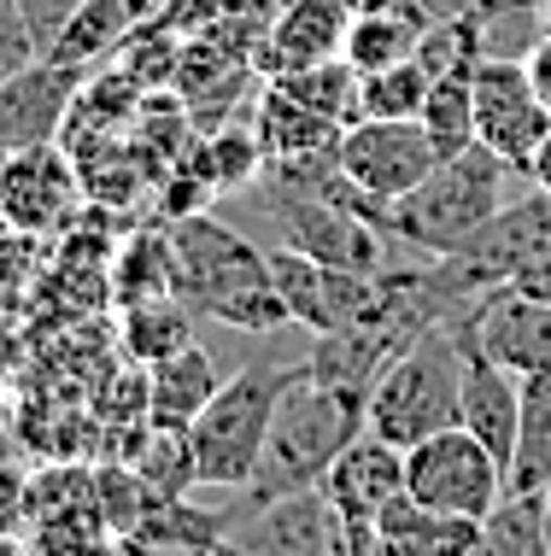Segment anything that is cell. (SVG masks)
<instances>
[{"label":"cell","instance_id":"29","mask_svg":"<svg viewBox=\"0 0 551 556\" xmlns=\"http://www.w3.org/2000/svg\"><path fill=\"white\" fill-rule=\"evenodd\" d=\"M276 88H288L293 100H305V106H317L323 117H335V124H359V65H352L347 53L335 59H317V65L305 71H288V77H264Z\"/></svg>","mask_w":551,"mask_h":556},{"label":"cell","instance_id":"4","mask_svg":"<svg viewBox=\"0 0 551 556\" xmlns=\"http://www.w3.org/2000/svg\"><path fill=\"white\" fill-rule=\"evenodd\" d=\"M458 416H464V345L452 323H440L381 369L364 399V428L411 451L428 433L458 428Z\"/></svg>","mask_w":551,"mask_h":556},{"label":"cell","instance_id":"28","mask_svg":"<svg viewBox=\"0 0 551 556\" xmlns=\"http://www.w3.org/2000/svg\"><path fill=\"white\" fill-rule=\"evenodd\" d=\"M487 556H551L546 551V498L523 486H504V498L481 516Z\"/></svg>","mask_w":551,"mask_h":556},{"label":"cell","instance_id":"23","mask_svg":"<svg viewBox=\"0 0 551 556\" xmlns=\"http://www.w3.org/2000/svg\"><path fill=\"white\" fill-rule=\"evenodd\" d=\"M117 345H124L129 364L153 369L159 357L183 352V345H193V305L188 299H141V305H124V323H117Z\"/></svg>","mask_w":551,"mask_h":556},{"label":"cell","instance_id":"39","mask_svg":"<svg viewBox=\"0 0 551 556\" xmlns=\"http://www.w3.org/2000/svg\"><path fill=\"white\" fill-rule=\"evenodd\" d=\"M352 12H381V7H399V0H347Z\"/></svg>","mask_w":551,"mask_h":556},{"label":"cell","instance_id":"12","mask_svg":"<svg viewBox=\"0 0 551 556\" xmlns=\"http://www.w3.org/2000/svg\"><path fill=\"white\" fill-rule=\"evenodd\" d=\"M83 205V170L59 141L0 153V217L24 235H59Z\"/></svg>","mask_w":551,"mask_h":556},{"label":"cell","instance_id":"27","mask_svg":"<svg viewBox=\"0 0 551 556\" xmlns=\"http://www.w3.org/2000/svg\"><path fill=\"white\" fill-rule=\"evenodd\" d=\"M188 164L200 170V182L212 188V193H235V188L259 182L264 164H271V153H264L259 129H212L188 153Z\"/></svg>","mask_w":551,"mask_h":556},{"label":"cell","instance_id":"37","mask_svg":"<svg viewBox=\"0 0 551 556\" xmlns=\"http://www.w3.org/2000/svg\"><path fill=\"white\" fill-rule=\"evenodd\" d=\"M83 0H18V12L29 18V36H36V48L48 53L59 41V29L71 24V12H77Z\"/></svg>","mask_w":551,"mask_h":556},{"label":"cell","instance_id":"10","mask_svg":"<svg viewBox=\"0 0 551 556\" xmlns=\"http://www.w3.org/2000/svg\"><path fill=\"white\" fill-rule=\"evenodd\" d=\"M223 551L241 556H347V521L323 486H300L241 509L229 521Z\"/></svg>","mask_w":551,"mask_h":556},{"label":"cell","instance_id":"21","mask_svg":"<svg viewBox=\"0 0 551 556\" xmlns=\"http://www.w3.org/2000/svg\"><path fill=\"white\" fill-rule=\"evenodd\" d=\"M252 129H259V141H264V153H271V159H311V153H335L347 124H335V117H323L317 106L293 100L288 88L264 83Z\"/></svg>","mask_w":551,"mask_h":556},{"label":"cell","instance_id":"30","mask_svg":"<svg viewBox=\"0 0 551 556\" xmlns=\"http://www.w3.org/2000/svg\"><path fill=\"white\" fill-rule=\"evenodd\" d=\"M165 293H176L171 229L165 235H136L124 247V258L112 264V299L117 305H141V299H165Z\"/></svg>","mask_w":551,"mask_h":556},{"label":"cell","instance_id":"17","mask_svg":"<svg viewBox=\"0 0 551 556\" xmlns=\"http://www.w3.org/2000/svg\"><path fill=\"white\" fill-rule=\"evenodd\" d=\"M376 551L381 556H475L481 551V521L399 492L376 516Z\"/></svg>","mask_w":551,"mask_h":556},{"label":"cell","instance_id":"20","mask_svg":"<svg viewBox=\"0 0 551 556\" xmlns=\"http://www.w3.org/2000/svg\"><path fill=\"white\" fill-rule=\"evenodd\" d=\"M229 521H235L229 509H200L183 492V498H153L147 516L117 545L124 551H223Z\"/></svg>","mask_w":551,"mask_h":556},{"label":"cell","instance_id":"5","mask_svg":"<svg viewBox=\"0 0 551 556\" xmlns=\"http://www.w3.org/2000/svg\"><path fill=\"white\" fill-rule=\"evenodd\" d=\"M300 375H305V364H247V369L223 375L212 404L188 428L193 463H200V486L247 492L252 469H259L264 433H271V416Z\"/></svg>","mask_w":551,"mask_h":556},{"label":"cell","instance_id":"11","mask_svg":"<svg viewBox=\"0 0 551 556\" xmlns=\"http://www.w3.org/2000/svg\"><path fill=\"white\" fill-rule=\"evenodd\" d=\"M323 492L335 498L340 521H347V556H381L376 551V516L387 498L405 492V445L381 440V433H359L323 475Z\"/></svg>","mask_w":551,"mask_h":556},{"label":"cell","instance_id":"38","mask_svg":"<svg viewBox=\"0 0 551 556\" xmlns=\"http://www.w3.org/2000/svg\"><path fill=\"white\" fill-rule=\"evenodd\" d=\"M523 176H528L534 188H546V193H551V129H546V141L534 147V159H528V170H523Z\"/></svg>","mask_w":551,"mask_h":556},{"label":"cell","instance_id":"7","mask_svg":"<svg viewBox=\"0 0 551 556\" xmlns=\"http://www.w3.org/2000/svg\"><path fill=\"white\" fill-rule=\"evenodd\" d=\"M335 159H340V170H347V182L359 188L364 200H376L381 217H387V205L405 200V193L440 164V147L428 141L423 117H359V124L340 129Z\"/></svg>","mask_w":551,"mask_h":556},{"label":"cell","instance_id":"40","mask_svg":"<svg viewBox=\"0 0 551 556\" xmlns=\"http://www.w3.org/2000/svg\"><path fill=\"white\" fill-rule=\"evenodd\" d=\"M540 498H546V551H551V480L540 486Z\"/></svg>","mask_w":551,"mask_h":556},{"label":"cell","instance_id":"8","mask_svg":"<svg viewBox=\"0 0 551 556\" xmlns=\"http://www.w3.org/2000/svg\"><path fill=\"white\" fill-rule=\"evenodd\" d=\"M551 129V106L528 77L523 53H481L475 59V141L528 170L534 147Z\"/></svg>","mask_w":551,"mask_h":556},{"label":"cell","instance_id":"25","mask_svg":"<svg viewBox=\"0 0 551 556\" xmlns=\"http://www.w3.org/2000/svg\"><path fill=\"white\" fill-rule=\"evenodd\" d=\"M416 41H423V18L405 7H381V12H352V29H347V48L340 53H347L364 77V71H381V65H393V59H411Z\"/></svg>","mask_w":551,"mask_h":556},{"label":"cell","instance_id":"35","mask_svg":"<svg viewBox=\"0 0 551 556\" xmlns=\"http://www.w3.org/2000/svg\"><path fill=\"white\" fill-rule=\"evenodd\" d=\"M29 545V475L18 463H0V551Z\"/></svg>","mask_w":551,"mask_h":556},{"label":"cell","instance_id":"34","mask_svg":"<svg viewBox=\"0 0 551 556\" xmlns=\"http://www.w3.org/2000/svg\"><path fill=\"white\" fill-rule=\"evenodd\" d=\"M48 235H24V229H0V311H18L29 305V293H36L41 281V264H48V247H41Z\"/></svg>","mask_w":551,"mask_h":556},{"label":"cell","instance_id":"33","mask_svg":"<svg viewBox=\"0 0 551 556\" xmlns=\"http://www.w3.org/2000/svg\"><path fill=\"white\" fill-rule=\"evenodd\" d=\"M95 504H100V516H107V528H112V545H117V539L147 516L153 486H147L124 457H112V463H95Z\"/></svg>","mask_w":551,"mask_h":556},{"label":"cell","instance_id":"18","mask_svg":"<svg viewBox=\"0 0 551 556\" xmlns=\"http://www.w3.org/2000/svg\"><path fill=\"white\" fill-rule=\"evenodd\" d=\"M223 387L217 357L205 345H183V352L159 357L147 369V422L159 428H193V416L212 404V393Z\"/></svg>","mask_w":551,"mask_h":556},{"label":"cell","instance_id":"13","mask_svg":"<svg viewBox=\"0 0 551 556\" xmlns=\"http://www.w3.org/2000/svg\"><path fill=\"white\" fill-rule=\"evenodd\" d=\"M458 323L504 369L551 375V293H534L523 281H493Z\"/></svg>","mask_w":551,"mask_h":556},{"label":"cell","instance_id":"42","mask_svg":"<svg viewBox=\"0 0 551 556\" xmlns=\"http://www.w3.org/2000/svg\"><path fill=\"white\" fill-rule=\"evenodd\" d=\"M458 7H475V0H458Z\"/></svg>","mask_w":551,"mask_h":556},{"label":"cell","instance_id":"3","mask_svg":"<svg viewBox=\"0 0 551 556\" xmlns=\"http://www.w3.org/2000/svg\"><path fill=\"white\" fill-rule=\"evenodd\" d=\"M511 176H523L511 159H499L493 147L469 141L464 153H446L405 200L387 205L381 229H393L399 240L423 247L428 258H452V252H464L469 240L511 205V193H504Z\"/></svg>","mask_w":551,"mask_h":556},{"label":"cell","instance_id":"36","mask_svg":"<svg viewBox=\"0 0 551 556\" xmlns=\"http://www.w3.org/2000/svg\"><path fill=\"white\" fill-rule=\"evenodd\" d=\"M36 59H41V48H36V36H29V18L18 12V0H0V83L18 77Z\"/></svg>","mask_w":551,"mask_h":556},{"label":"cell","instance_id":"31","mask_svg":"<svg viewBox=\"0 0 551 556\" xmlns=\"http://www.w3.org/2000/svg\"><path fill=\"white\" fill-rule=\"evenodd\" d=\"M428 83H435V71L416 53L393 59L381 71H364L359 77V117H416L428 100Z\"/></svg>","mask_w":551,"mask_h":556},{"label":"cell","instance_id":"43","mask_svg":"<svg viewBox=\"0 0 551 556\" xmlns=\"http://www.w3.org/2000/svg\"><path fill=\"white\" fill-rule=\"evenodd\" d=\"M0 229H7V217H0Z\"/></svg>","mask_w":551,"mask_h":556},{"label":"cell","instance_id":"19","mask_svg":"<svg viewBox=\"0 0 551 556\" xmlns=\"http://www.w3.org/2000/svg\"><path fill=\"white\" fill-rule=\"evenodd\" d=\"M159 0H83L77 12H71V24L59 29V41L41 59H65V65H95V59L117 53L129 36H136L141 24H153Z\"/></svg>","mask_w":551,"mask_h":556},{"label":"cell","instance_id":"16","mask_svg":"<svg viewBox=\"0 0 551 556\" xmlns=\"http://www.w3.org/2000/svg\"><path fill=\"white\" fill-rule=\"evenodd\" d=\"M452 328H458V345H464V416H458V422H464L475 440H481L504 463V469H511L516 410H523V375L504 369L499 357H487L458 317H452Z\"/></svg>","mask_w":551,"mask_h":556},{"label":"cell","instance_id":"26","mask_svg":"<svg viewBox=\"0 0 551 556\" xmlns=\"http://www.w3.org/2000/svg\"><path fill=\"white\" fill-rule=\"evenodd\" d=\"M423 129L428 141L446 153H464L475 141V65H458V71H440L435 83H428V100H423Z\"/></svg>","mask_w":551,"mask_h":556},{"label":"cell","instance_id":"24","mask_svg":"<svg viewBox=\"0 0 551 556\" xmlns=\"http://www.w3.org/2000/svg\"><path fill=\"white\" fill-rule=\"evenodd\" d=\"M551 480V375H523V410H516V451L504 486L540 492Z\"/></svg>","mask_w":551,"mask_h":556},{"label":"cell","instance_id":"41","mask_svg":"<svg viewBox=\"0 0 551 556\" xmlns=\"http://www.w3.org/2000/svg\"><path fill=\"white\" fill-rule=\"evenodd\" d=\"M540 24H546V36H551V0H540Z\"/></svg>","mask_w":551,"mask_h":556},{"label":"cell","instance_id":"22","mask_svg":"<svg viewBox=\"0 0 551 556\" xmlns=\"http://www.w3.org/2000/svg\"><path fill=\"white\" fill-rule=\"evenodd\" d=\"M124 463L147 480V486H153V498H183V492L200 486V463H193L188 428L141 422V428L124 440Z\"/></svg>","mask_w":551,"mask_h":556},{"label":"cell","instance_id":"32","mask_svg":"<svg viewBox=\"0 0 551 556\" xmlns=\"http://www.w3.org/2000/svg\"><path fill=\"white\" fill-rule=\"evenodd\" d=\"M100 545H112V528H107V516H100V504L88 498V504H65V509H53V516H41V521H29V551H100Z\"/></svg>","mask_w":551,"mask_h":556},{"label":"cell","instance_id":"14","mask_svg":"<svg viewBox=\"0 0 551 556\" xmlns=\"http://www.w3.org/2000/svg\"><path fill=\"white\" fill-rule=\"evenodd\" d=\"M77 88L83 65H65V59H36L18 77L0 83V153L59 141L71 106H77Z\"/></svg>","mask_w":551,"mask_h":556},{"label":"cell","instance_id":"9","mask_svg":"<svg viewBox=\"0 0 551 556\" xmlns=\"http://www.w3.org/2000/svg\"><path fill=\"white\" fill-rule=\"evenodd\" d=\"M276 212V229H281V247H300L323 264H340V269H370L376 276L381 264V240H376V223L352 205H340L335 193H317V188H293V182H276L264 188Z\"/></svg>","mask_w":551,"mask_h":556},{"label":"cell","instance_id":"6","mask_svg":"<svg viewBox=\"0 0 551 556\" xmlns=\"http://www.w3.org/2000/svg\"><path fill=\"white\" fill-rule=\"evenodd\" d=\"M405 492L435 509L481 521L504 498V463L458 422V428H440L405 451Z\"/></svg>","mask_w":551,"mask_h":556},{"label":"cell","instance_id":"15","mask_svg":"<svg viewBox=\"0 0 551 556\" xmlns=\"http://www.w3.org/2000/svg\"><path fill=\"white\" fill-rule=\"evenodd\" d=\"M347 29H352L347 0H288L259 36V48H252V71L259 77H288V71H305L317 59H335L347 48Z\"/></svg>","mask_w":551,"mask_h":556},{"label":"cell","instance_id":"2","mask_svg":"<svg viewBox=\"0 0 551 556\" xmlns=\"http://www.w3.org/2000/svg\"><path fill=\"white\" fill-rule=\"evenodd\" d=\"M364 433V399L347 393V387H329L317 375H300V381L281 393L276 416H271V433H264V451H259V469H252L241 509L264 504V498H281V492H300V486H323L329 463L347 451L352 440Z\"/></svg>","mask_w":551,"mask_h":556},{"label":"cell","instance_id":"1","mask_svg":"<svg viewBox=\"0 0 551 556\" xmlns=\"http://www.w3.org/2000/svg\"><path fill=\"white\" fill-rule=\"evenodd\" d=\"M171 252H176V299H188L193 311L229 328H247V334H271V328L293 323L271 281V252H259L229 223L205 212L171 217Z\"/></svg>","mask_w":551,"mask_h":556}]
</instances>
